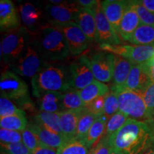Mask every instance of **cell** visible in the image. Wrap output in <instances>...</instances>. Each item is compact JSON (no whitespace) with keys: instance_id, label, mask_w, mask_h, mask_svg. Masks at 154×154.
<instances>
[{"instance_id":"1","label":"cell","mask_w":154,"mask_h":154,"mask_svg":"<svg viewBox=\"0 0 154 154\" xmlns=\"http://www.w3.org/2000/svg\"><path fill=\"white\" fill-rule=\"evenodd\" d=\"M113 149L124 154H145L154 147V121L128 119L116 133L109 137Z\"/></svg>"},{"instance_id":"2","label":"cell","mask_w":154,"mask_h":154,"mask_svg":"<svg viewBox=\"0 0 154 154\" xmlns=\"http://www.w3.org/2000/svg\"><path fill=\"white\" fill-rule=\"evenodd\" d=\"M32 34V44L47 62L58 63L69 57L70 53L66 41L57 26L48 23Z\"/></svg>"},{"instance_id":"3","label":"cell","mask_w":154,"mask_h":154,"mask_svg":"<svg viewBox=\"0 0 154 154\" xmlns=\"http://www.w3.org/2000/svg\"><path fill=\"white\" fill-rule=\"evenodd\" d=\"M32 94L36 98L49 92H63L72 89L70 66L47 63L32 79Z\"/></svg>"},{"instance_id":"4","label":"cell","mask_w":154,"mask_h":154,"mask_svg":"<svg viewBox=\"0 0 154 154\" xmlns=\"http://www.w3.org/2000/svg\"><path fill=\"white\" fill-rule=\"evenodd\" d=\"M32 42V34L24 26L7 31L1 42V57L7 65L14 63Z\"/></svg>"},{"instance_id":"5","label":"cell","mask_w":154,"mask_h":154,"mask_svg":"<svg viewBox=\"0 0 154 154\" xmlns=\"http://www.w3.org/2000/svg\"><path fill=\"white\" fill-rule=\"evenodd\" d=\"M111 91L116 95L119 103V111L128 118L137 121L153 120L148 112L142 94L123 86H112Z\"/></svg>"},{"instance_id":"6","label":"cell","mask_w":154,"mask_h":154,"mask_svg":"<svg viewBox=\"0 0 154 154\" xmlns=\"http://www.w3.org/2000/svg\"><path fill=\"white\" fill-rule=\"evenodd\" d=\"M47 63L31 44L17 61L8 66L9 69L16 74L32 79Z\"/></svg>"},{"instance_id":"7","label":"cell","mask_w":154,"mask_h":154,"mask_svg":"<svg viewBox=\"0 0 154 154\" xmlns=\"http://www.w3.org/2000/svg\"><path fill=\"white\" fill-rule=\"evenodd\" d=\"M97 49L99 51H106L124 57L134 64L147 63L154 56V46L99 44Z\"/></svg>"},{"instance_id":"8","label":"cell","mask_w":154,"mask_h":154,"mask_svg":"<svg viewBox=\"0 0 154 154\" xmlns=\"http://www.w3.org/2000/svg\"><path fill=\"white\" fill-rule=\"evenodd\" d=\"M1 95L17 103L29 98L27 84L15 73L7 71L2 72L0 78Z\"/></svg>"},{"instance_id":"9","label":"cell","mask_w":154,"mask_h":154,"mask_svg":"<svg viewBox=\"0 0 154 154\" xmlns=\"http://www.w3.org/2000/svg\"><path fill=\"white\" fill-rule=\"evenodd\" d=\"M54 26H57L63 33L70 55L79 56L88 49L89 41L76 22L54 24Z\"/></svg>"},{"instance_id":"10","label":"cell","mask_w":154,"mask_h":154,"mask_svg":"<svg viewBox=\"0 0 154 154\" xmlns=\"http://www.w3.org/2000/svg\"><path fill=\"white\" fill-rule=\"evenodd\" d=\"M48 23L50 24H61L76 22L81 7L77 3H67L66 2L53 5L48 4L44 8Z\"/></svg>"},{"instance_id":"11","label":"cell","mask_w":154,"mask_h":154,"mask_svg":"<svg viewBox=\"0 0 154 154\" xmlns=\"http://www.w3.org/2000/svg\"><path fill=\"white\" fill-rule=\"evenodd\" d=\"M96 20V42L99 44L119 45L121 44V37L114 30L105 16L101 2L94 9Z\"/></svg>"},{"instance_id":"12","label":"cell","mask_w":154,"mask_h":154,"mask_svg":"<svg viewBox=\"0 0 154 154\" xmlns=\"http://www.w3.org/2000/svg\"><path fill=\"white\" fill-rule=\"evenodd\" d=\"M88 58L92 72L96 80L107 83L113 79L114 54L99 51L91 54Z\"/></svg>"},{"instance_id":"13","label":"cell","mask_w":154,"mask_h":154,"mask_svg":"<svg viewBox=\"0 0 154 154\" xmlns=\"http://www.w3.org/2000/svg\"><path fill=\"white\" fill-rule=\"evenodd\" d=\"M69 66L73 89L80 91L94 81L88 56L82 55Z\"/></svg>"},{"instance_id":"14","label":"cell","mask_w":154,"mask_h":154,"mask_svg":"<svg viewBox=\"0 0 154 154\" xmlns=\"http://www.w3.org/2000/svg\"><path fill=\"white\" fill-rule=\"evenodd\" d=\"M21 21L31 32H35L46 24L47 20L45 10L37 4L24 2L19 6Z\"/></svg>"},{"instance_id":"15","label":"cell","mask_w":154,"mask_h":154,"mask_svg":"<svg viewBox=\"0 0 154 154\" xmlns=\"http://www.w3.org/2000/svg\"><path fill=\"white\" fill-rule=\"evenodd\" d=\"M152 82L146 63L134 64L123 87L142 94Z\"/></svg>"},{"instance_id":"16","label":"cell","mask_w":154,"mask_h":154,"mask_svg":"<svg viewBox=\"0 0 154 154\" xmlns=\"http://www.w3.org/2000/svg\"><path fill=\"white\" fill-rule=\"evenodd\" d=\"M131 3L125 0H106L101 2V7L105 16L116 32H118L123 17Z\"/></svg>"},{"instance_id":"17","label":"cell","mask_w":154,"mask_h":154,"mask_svg":"<svg viewBox=\"0 0 154 154\" xmlns=\"http://www.w3.org/2000/svg\"><path fill=\"white\" fill-rule=\"evenodd\" d=\"M140 23L139 17L135 7V1H131L129 7L121 19L117 33L124 41L129 42Z\"/></svg>"},{"instance_id":"18","label":"cell","mask_w":154,"mask_h":154,"mask_svg":"<svg viewBox=\"0 0 154 154\" xmlns=\"http://www.w3.org/2000/svg\"><path fill=\"white\" fill-rule=\"evenodd\" d=\"M27 127L36 135L39 140L40 146L58 150L66 142L62 136L42 128L34 121L28 123Z\"/></svg>"},{"instance_id":"19","label":"cell","mask_w":154,"mask_h":154,"mask_svg":"<svg viewBox=\"0 0 154 154\" xmlns=\"http://www.w3.org/2000/svg\"><path fill=\"white\" fill-rule=\"evenodd\" d=\"M19 17L14 3L11 0L0 1V29L9 31L19 27Z\"/></svg>"},{"instance_id":"20","label":"cell","mask_w":154,"mask_h":154,"mask_svg":"<svg viewBox=\"0 0 154 154\" xmlns=\"http://www.w3.org/2000/svg\"><path fill=\"white\" fill-rule=\"evenodd\" d=\"M84 109L80 111H64L60 113L63 137L66 141L76 138L79 119Z\"/></svg>"},{"instance_id":"21","label":"cell","mask_w":154,"mask_h":154,"mask_svg":"<svg viewBox=\"0 0 154 154\" xmlns=\"http://www.w3.org/2000/svg\"><path fill=\"white\" fill-rule=\"evenodd\" d=\"M34 121L42 128L63 136L60 113L39 111L34 116Z\"/></svg>"},{"instance_id":"22","label":"cell","mask_w":154,"mask_h":154,"mask_svg":"<svg viewBox=\"0 0 154 154\" xmlns=\"http://www.w3.org/2000/svg\"><path fill=\"white\" fill-rule=\"evenodd\" d=\"M89 42H96V20L94 10L81 8L76 21Z\"/></svg>"},{"instance_id":"23","label":"cell","mask_w":154,"mask_h":154,"mask_svg":"<svg viewBox=\"0 0 154 154\" xmlns=\"http://www.w3.org/2000/svg\"><path fill=\"white\" fill-rule=\"evenodd\" d=\"M38 105L40 111L49 113H61L64 111L62 104V93L49 92L38 98Z\"/></svg>"},{"instance_id":"24","label":"cell","mask_w":154,"mask_h":154,"mask_svg":"<svg viewBox=\"0 0 154 154\" xmlns=\"http://www.w3.org/2000/svg\"><path fill=\"white\" fill-rule=\"evenodd\" d=\"M134 65V63L128 59L120 56L114 55L113 85L117 86H124Z\"/></svg>"},{"instance_id":"25","label":"cell","mask_w":154,"mask_h":154,"mask_svg":"<svg viewBox=\"0 0 154 154\" xmlns=\"http://www.w3.org/2000/svg\"><path fill=\"white\" fill-rule=\"evenodd\" d=\"M78 92L86 106L97 98L106 95L109 92V88L104 83L94 80L91 84Z\"/></svg>"},{"instance_id":"26","label":"cell","mask_w":154,"mask_h":154,"mask_svg":"<svg viewBox=\"0 0 154 154\" xmlns=\"http://www.w3.org/2000/svg\"><path fill=\"white\" fill-rule=\"evenodd\" d=\"M107 121V117L105 115H102L96 119L92 125L84 139V142L88 149H92L101 140V138L103 137L105 135Z\"/></svg>"},{"instance_id":"27","label":"cell","mask_w":154,"mask_h":154,"mask_svg":"<svg viewBox=\"0 0 154 154\" xmlns=\"http://www.w3.org/2000/svg\"><path fill=\"white\" fill-rule=\"evenodd\" d=\"M128 42L134 45L154 46V24H140Z\"/></svg>"},{"instance_id":"28","label":"cell","mask_w":154,"mask_h":154,"mask_svg":"<svg viewBox=\"0 0 154 154\" xmlns=\"http://www.w3.org/2000/svg\"><path fill=\"white\" fill-rule=\"evenodd\" d=\"M27 125L26 113L0 118V126L7 130L22 132L26 129Z\"/></svg>"},{"instance_id":"29","label":"cell","mask_w":154,"mask_h":154,"mask_svg":"<svg viewBox=\"0 0 154 154\" xmlns=\"http://www.w3.org/2000/svg\"><path fill=\"white\" fill-rule=\"evenodd\" d=\"M62 104L64 111H80L85 109V104L78 91L73 88L62 93Z\"/></svg>"},{"instance_id":"30","label":"cell","mask_w":154,"mask_h":154,"mask_svg":"<svg viewBox=\"0 0 154 154\" xmlns=\"http://www.w3.org/2000/svg\"><path fill=\"white\" fill-rule=\"evenodd\" d=\"M98 118H99L98 116L88 112L85 108V109L83 111L82 113L81 114L79 119L76 139L84 140L88 131Z\"/></svg>"},{"instance_id":"31","label":"cell","mask_w":154,"mask_h":154,"mask_svg":"<svg viewBox=\"0 0 154 154\" xmlns=\"http://www.w3.org/2000/svg\"><path fill=\"white\" fill-rule=\"evenodd\" d=\"M84 140L73 139L66 141L57 150V154H89Z\"/></svg>"},{"instance_id":"32","label":"cell","mask_w":154,"mask_h":154,"mask_svg":"<svg viewBox=\"0 0 154 154\" xmlns=\"http://www.w3.org/2000/svg\"><path fill=\"white\" fill-rule=\"evenodd\" d=\"M128 119L130 118H128L124 113L121 112V111L117 112L110 119H108L104 136L110 137L111 136L118 131L121 127L124 126Z\"/></svg>"},{"instance_id":"33","label":"cell","mask_w":154,"mask_h":154,"mask_svg":"<svg viewBox=\"0 0 154 154\" xmlns=\"http://www.w3.org/2000/svg\"><path fill=\"white\" fill-rule=\"evenodd\" d=\"M26 113L24 111L17 108L12 101L1 95L0 98V118Z\"/></svg>"},{"instance_id":"34","label":"cell","mask_w":154,"mask_h":154,"mask_svg":"<svg viewBox=\"0 0 154 154\" xmlns=\"http://www.w3.org/2000/svg\"><path fill=\"white\" fill-rule=\"evenodd\" d=\"M119 111V103L118 98L112 91H109L105 98L104 115L108 119Z\"/></svg>"},{"instance_id":"35","label":"cell","mask_w":154,"mask_h":154,"mask_svg":"<svg viewBox=\"0 0 154 154\" xmlns=\"http://www.w3.org/2000/svg\"><path fill=\"white\" fill-rule=\"evenodd\" d=\"M1 154H31V151L23 142L0 144Z\"/></svg>"},{"instance_id":"36","label":"cell","mask_w":154,"mask_h":154,"mask_svg":"<svg viewBox=\"0 0 154 154\" xmlns=\"http://www.w3.org/2000/svg\"><path fill=\"white\" fill-rule=\"evenodd\" d=\"M135 7L136 12L139 17L140 24L153 25L154 24V13L147 10L140 1H135Z\"/></svg>"},{"instance_id":"37","label":"cell","mask_w":154,"mask_h":154,"mask_svg":"<svg viewBox=\"0 0 154 154\" xmlns=\"http://www.w3.org/2000/svg\"><path fill=\"white\" fill-rule=\"evenodd\" d=\"M22 142L30 151H32L38 146H40L39 140H38L37 136L29 127H26V129L22 131Z\"/></svg>"},{"instance_id":"38","label":"cell","mask_w":154,"mask_h":154,"mask_svg":"<svg viewBox=\"0 0 154 154\" xmlns=\"http://www.w3.org/2000/svg\"><path fill=\"white\" fill-rule=\"evenodd\" d=\"M0 140H1V143H15L22 142V132L7 130L1 128Z\"/></svg>"},{"instance_id":"39","label":"cell","mask_w":154,"mask_h":154,"mask_svg":"<svg viewBox=\"0 0 154 154\" xmlns=\"http://www.w3.org/2000/svg\"><path fill=\"white\" fill-rule=\"evenodd\" d=\"M142 96L147 108L148 112L151 117L154 115V82H152L148 86L145 91L142 93Z\"/></svg>"},{"instance_id":"40","label":"cell","mask_w":154,"mask_h":154,"mask_svg":"<svg viewBox=\"0 0 154 154\" xmlns=\"http://www.w3.org/2000/svg\"><path fill=\"white\" fill-rule=\"evenodd\" d=\"M106 96L97 98L91 103L86 105V109L92 114L99 117L104 115V103Z\"/></svg>"},{"instance_id":"41","label":"cell","mask_w":154,"mask_h":154,"mask_svg":"<svg viewBox=\"0 0 154 154\" xmlns=\"http://www.w3.org/2000/svg\"><path fill=\"white\" fill-rule=\"evenodd\" d=\"M111 151L112 147L109 142V137L103 136V137L92 148L89 154H111Z\"/></svg>"},{"instance_id":"42","label":"cell","mask_w":154,"mask_h":154,"mask_svg":"<svg viewBox=\"0 0 154 154\" xmlns=\"http://www.w3.org/2000/svg\"><path fill=\"white\" fill-rule=\"evenodd\" d=\"M99 2L96 0H78L76 2L81 8L94 10L99 4Z\"/></svg>"},{"instance_id":"43","label":"cell","mask_w":154,"mask_h":154,"mask_svg":"<svg viewBox=\"0 0 154 154\" xmlns=\"http://www.w3.org/2000/svg\"><path fill=\"white\" fill-rule=\"evenodd\" d=\"M31 154H57V150L50 149V148L38 146L32 151Z\"/></svg>"},{"instance_id":"44","label":"cell","mask_w":154,"mask_h":154,"mask_svg":"<svg viewBox=\"0 0 154 154\" xmlns=\"http://www.w3.org/2000/svg\"><path fill=\"white\" fill-rule=\"evenodd\" d=\"M140 2L147 10L154 13V0H141Z\"/></svg>"},{"instance_id":"45","label":"cell","mask_w":154,"mask_h":154,"mask_svg":"<svg viewBox=\"0 0 154 154\" xmlns=\"http://www.w3.org/2000/svg\"><path fill=\"white\" fill-rule=\"evenodd\" d=\"M146 66H147L148 70H149V72L150 74V76H151L152 81L154 82V56L151 58V60L148 61L147 63H146Z\"/></svg>"},{"instance_id":"46","label":"cell","mask_w":154,"mask_h":154,"mask_svg":"<svg viewBox=\"0 0 154 154\" xmlns=\"http://www.w3.org/2000/svg\"><path fill=\"white\" fill-rule=\"evenodd\" d=\"M145 154H154V147L151 148V149H149Z\"/></svg>"},{"instance_id":"47","label":"cell","mask_w":154,"mask_h":154,"mask_svg":"<svg viewBox=\"0 0 154 154\" xmlns=\"http://www.w3.org/2000/svg\"><path fill=\"white\" fill-rule=\"evenodd\" d=\"M111 154H124L123 153H121L120 151H116V150L113 149H112V151H111Z\"/></svg>"},{"instance_id":"48","label":"cell","mask_w":154,"mask_h":154,"mask_svg":"<svg viewBox=\"0 0 154 154\" xmlns=\"http://www.w3.org/2000/svg\"><path fill=\"white\" fill-rule=\"evenodd\" d=\"M153 121H154V115H153Z\"/></svg>"}]
</instances>
